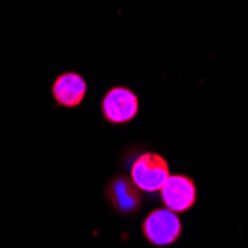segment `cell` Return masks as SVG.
I'll return each mask as SVG.
<instances>
[{"mask_svg": "<svg viewBox=\"0 0 248 248\" xmlns=\"http://www.w3.org/2000/svg\"><path fill=\"white\" fill-rule=\"evenodd\" d=\"M144 238L157 247L174 244L182 235V221L178 216L168 208H157L150 211L143 221Z\"/></svg>", "mask_w": 248, "mask_h": 248, "instance_id": "1", "label": "cell"}, {"mask_svg": "<svg viewBox=\"0 0 248 248\" xmlns=\"http://www.w3.org/2000/svg\"><path fill=\"white\" fill-rule=\"evenodd\" d=\"M170 177L168 162L157 153H144L131 168V178L143 192L161 190L167 178Z\"/></svg>", "mask_w": 248, "mask_h": 248, "instance_id": "2", "label": "cell"}, {"mask_svg": "<svg viewBox=\"0 0 248 248\" xmlns=\"http://www.w3.org/2000/svg\"><path fill=\"white\" fill-rule=\"evenodd\" d=\"M104 193L110 207L121 216L135 214L143 204L140 189L132 182V178L124 174L110 178L104 187Z\"/></svg>", "mask_w": 248, "mask_h": 248, "instance_id": "3", "label": "cell"}, {"mask_svg": "<svg viewBox=\"0 0 248 248\" xmlns=\"http://www.w3.org/2000/svg\"><path fill=\"white\" fill-rule=\"evenodd\" d=\"M139 111V97L129 88L113 86L101 100L103 118L115 125L131 122Z\"/></svg>", "mask_w": 248, "mask_h": 248, "instance_id": "4", "label": "cell"}, {"mask_svg": "<svg viewBox=\"0 0 248 248\" xmlns=\"http://www.w3.org/2000/svg\"><path fill=\"white\" fill-rule=\"evenodd\" d=\"M198 193L195 182L183 174L170 175L161 187V199L165 208L174 213H185L196 202Z\"/></svg>", "mask_w": 248, "mask_h": 248, "instance_id": "5", "label": "cell"}, {"mask_svg": "<svg viewBox=\"0 0 248 248\" xmlns=\"http://www.w3.org/2000/svg\"><path fill=\"white\" fill-rule=\"evenodd\" d=\"M88 91V83L83 76L76 72H65L54 80L51 86V94L58 107L76 108L79 107Z\"/></svg>", "mask_w": 248, "mask_h": 248, "instance_id": "6", "label": "cell"}]
</instances>
